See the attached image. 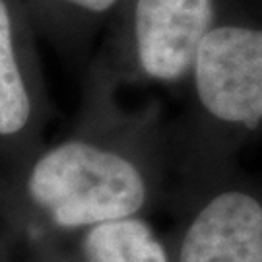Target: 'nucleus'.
<instances>
[{"mask_svg": "<svg viewBox=\"0 0 262 262\" xmlns=\"http://www.w3.org/2000/svg\"><path fill=\"white\" fill-rule=\"evenodd\" d=\"M29 111V95L12 43L10 12L0 0V136L18 134L28 124Z\"/></svg>", "mask_w": 262, "mask_h": 262, "instance_id": "nucleus-6", "label": "nucleus"}, {"mask_svg": "<svg viewBox=\"0 0 262 262\" xmlns=\"http://www.w3.org/2000/svg\"><path fill=\"white\" fill-rule=\"evenodd\" d=\"M212 18V0H136L134 33L144 72L173 82L192 70Z\"/></svg>", "mask_w": 262, "mask_h": 262, "instance_id": "nucleus-3", "label": "nucleus"}, {"mask_svg": "<svg viewBox=\"0 0 262 262\" xmlns=\"http://www.w3.org/2000/svg\"><path fill=\"white\" fill-rule=\"evenodd\" d=\"M28 192L64 229L128 217L146 202V183L134 163L80 140L43 154L29 173Z\"/></svg>", "mask_w": 262, "mask_h": 262, "instance_id": "nucleus-1", "label": "nucleus"}, {"mask_svg": "<svg viewBox=\"0 0 262 262\" xmlns=\"http://www.w3.org/2000/svg\"><path fill=\"white\" fill-rule=\"evenodd\" d=\"M64 2H70V4L90 10V12H105L111 8L117 0H64Z\"/></svg>", "mask_w": 262, "mask_h": 262, "instance_id": "nucleus-7", "label": "nucleus"}, {"mask_svg": "<svg viewBox=\"0 0 262 262\" xmlns=\"http://www.w3.org/2000/svg\"><path fill=\"white\" fill-rule=\"evenodd\" d=\"M84 262H169L150 225L134 215L88 227Z\"/></svg>", "mask_w": 262, "mask_h": 262, "instance_id": "nucleus-5", "label": "nucleus"}, {"mask_svg": "<svg viewBox=\"0 0 262 262\" xmlns=\"http://www.w3.org/2000/svg\"><path fill=\"white\" fill-rule=\"evenodd\" d=\"M179 262H262V206L239 190L212 198L188 225Z\"/></svg>", "mask_w": 262, "mask_h": 262, "instance_id": "nucleus-4", "label": "nucleus"}, {"mask_svg": "<svg viewBox=\"0 0 262 262\" xmlns=\"http://www.w3.org/2000/svg\"><path fill=\"white\" fill-rule=\"evenodd\" d=\"M200 103L225 122L262 121V31L224 26L208 31L194 60Z\"/></svg>", "mask_w": 262, "mask_h": 262, "instance_id": "nucleus-2", "label": "nucleus"}]
</instances>
